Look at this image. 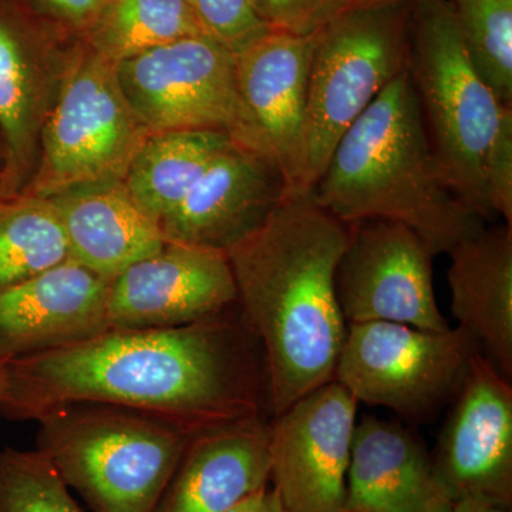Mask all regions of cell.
Returning a JSON list of instances; mask_svg holds the SVG:
<instances>
[{
  "label": "cell",
  "mask_w": 512,
  "mask_h": 512,
  "mask_svg": "<svg viewBox=\"0 0 512 512\" xmlns=\"http://www.w3.org/2000/svg\"><path fill=\"white\" fill-rule=\"evenodd\" d=\"M148 134L121 90L116 66L79 37L43 124L35 173L22 194L50 198L123 181Z\"/></svg>",
  "instance_id": "cell-7"
},
{
  "label": "cell",
  "mask_w": 512,
  "mask_h": 512,
  "mask_svg": "<svg viewBox=\"0 0 512 512\" xmlns=\"http://www.w3.org/2000/svg\"><path fill=\"white\" fill-rule=\"evenodd\" d=\"M450 3L468 60L497 100L511 106L512 0Z\"/></svg>",
  "instance_id": "cell-25"
},
{
  "label": "cell",
  "mask_w": 512,
  "mask_h": 512,
  "mask_svg": "<svg viewBox=\"0 0 512 512\" xmlns=\"http://www.w3.org/2000/svg\"><path fill=\"white\" fill-rule=\"evenodd\" d=\"M485 191L493 214L512 227V110L504 107L484 164Z\"/></svg>",
  "instance_id": "cell-28"
},
{
  "label": "cell",
  "mask_w": 512,
  "mask_h": 512,
  "mask_svg": "<svg viewBox=\"0 0 512 512\" xmlns=\"http://www.w3.org/2000/svg\"><path fill=\"white\" fill-rule=\"evenodd\" d=\"M419 0H346V9L365 8V6L387 5V3H416Z\"/></svg>",
  "instance_id": "cell-33"
},
{
  "label": "cell",
  "mask_w": 512,
  "mask_h": 512,
  "mask_svg": "<svg viewBox=\"0 0 512 512\" xmlns=\"http://www.w3.org/2000/svg\"><path fill=\"white\" fill-rule=\"evenodd\" d=\"M37 447L93 512H151L192 434L101 404H69L36 420Z\"/></svg>",
  "instance_id": "cell-4"
},
{
  "label": "cell",
  "mask_w": 512,
  "mask_h": 512,
  "mask_svg": "<svg viewBox=\"0 0 512 512\" xmlns=\"http://www.w3.org/2000/svg\"><path fill=\"white\" fill-rule=\"evenodd\" d=\"M345 512H359V511H349V510H346Z\"/></svg>",
  "instance_id": "cell-36"
},
{
  "label": "cell",
  "mask_w": 512,
  "mask_h": 512,
  "mask_svg": "<svg viewBox=\"0 0 512 512\" xmlns=\"http://www.w3.org/2000/svg\"><path fill=\"white\" fill-rule=\"evenodd\" d=\"M274 30L309 35L346 10V0H255Z\"/></svg>",
  "instance_id": "cell-29"
},
{
  "label": "cell",
  "mask_w": 512,
  "mask_h": 512,
  "mask_svg": "<svg viewBox=\"0 0 512 512\" xmlns=\"http://www.w3.org/2000/svg\"><path fill=\"white\" fill-rule=\"evenodd\" d=\"M407 70L447 184L468 210L488 220L494 214L485 191V157L507 106L468 60L450 0L412 3Z\"/></svg>",
  "instance_id": "cell-5"
},
{
  "label": "cell",
  "mask_w": 512,
  "mask_h": 512,
  "mask_svg": "<svg viewBox=\"0 0 512 512\" xmlns=\"http://www.w3.org/2000/svg\"><path fill=\"white\" fill-rule=\"evenodd\" d=\"M116 73L148 133L222 131L241 146L269 154L239 93L234 53L210 36L157 47L116 64Z\"/></svg>",
  "instance_id": "cell-9"
},
{
  "label": "cell",
  "mask_w": 512,
  "mask_h": 512,
  "mask_svg": "<svg viewBox=\"0 0 512 512\" xmlns=\"http://www.w3.org/2000/svg\"><path fill=\"white\" fill-rule=\"evenodd\" d=\"M3 170H5V151H3L2 140H0V183H2Z\"/></svg>",
  "instance_id": "cell-35"
},
{
  "label": "cell",
  "mask_w": 512,
  "mask_h": 512,
  "mask_svg": "<svg viewBox=\"0 0 512 512\" xmlns=\"http://www.w3.org/2000/svg\"><path fill=\"white\" fill-rule=\"evenodd\" d=\"M348 238L349 225L306 195L286 198L227 252L239 313L264 353L274 417L333 380L348 332L336 292Z\"/></svg>",
  "instance_id": "cell-2"
},
{
  "label": "cell",
  "mask_w": 512,
  "mask_h": 512,
  "mask_svg": "<svg viewBox=\"0 0 512 512\" xmlns=\"http://www.w3.org/2000/svg\"><path fill=\"white\" fill-rule=\"evenodd\" d=\"M109 285L67 259L0 292V359L63 348L109 329Z\"/></svg>",
  "instance_id": "cell-17"
},
{
  "label": "cell",
  "mask_w": 512,
  "mask_h": 512,
  "mask_svg": "<svg viewBox=\"0 0 512 512\" xmlns=\"http://www.w3.org/2000/svg\"><path fill=\"white\" fill-rule=\"evenodd\" d=\"M237 301L225 252L165 242L110 281L107 322L114 329L178 328L220 315Z\"/></svg>",
  "instance_id": "cell-14"
},
{
  "label": "cell",
  "mask_w": 512,
  "mask_h": 512,
  "mask_svg": "<svg viewBox=\"0 0 512 512\" xmlns=\"http://www.w3.org/2000/svg\"><path fill=\"white\" fill-rule=\"evenodd\" d=\"M311 195L345 224L400 222L433 255L483 228L444 178L409 70L343 134Z\"/></svg>",
  "instance_id": "cell-3"
},
{
  "label": "cell",
  "mask_w": 512,
  "mask_h": 512,
  "mask_svg": "<svg viewBox=\"0 0 512 512\" xmlns=\"http://www.w3.org/2000/svg\"><path fill=\"white\" fill-rule=\"evenodd\" d=\"M47 200L62 224L69 261L106 281L167 242L160 224L138 207L123 181L86 185Z\"/></svg>",
  "instance_id": "cell-20"
},
{
  "label": "cell",
  "mask_w": 512,
  "mask_h": 512,
  "mask_svg": "<svg viewBox=\"0 0 512 512\" xmlns=\"http://www.w3.org/2000/svg\"><path fill=\"white\" fill-rule=\"evenodd\" d=\"M288 198L281 168L264 151L234 144L160 221L165 241L227 254Z\"/></svg>",
  "instance_id": "cell-15"
},
{
  "label": "cell",
  "mask_w": 512,
  "mask_h": 512,
  "mask_svg": "<svg viewBox=\"0 0 512 512\" xmlns=\"http://www.w3.org/2000/svg\"><path fill=\"white\" fill-rule=\"evenodd\" d=\"M265 416L192 434L151 512H229L271 483Z\"/></svg>",
  "instance_id": "cell-18"
},
{
  "label": "cell",
  "mask_w": 512,
  "mask_h": 512,
  "mask_svg": "<svg viewBox=\"0 0 512 512\" xmlns=\"http://www.w3.org/2000/svg\"><path fill=\"white\" fill-rule=\"evenodd\" d=\"M412 3L343 10L316 30L309 69L301 197L311 195L336 144L407 70Z\"/></svg>",
  "instance_id": "cell-6"
},
{
  "label": "cell",
  "mask_w": 512,
  "mask_h": 512,
  "mask_svg": "<svg viewBox=\"0 0 512 512\" xmlns=\"http://www.w3.org/2000/svg\"><path fill=\"white\" fill-rule=\"evenodd\" d=\"M478 352L461 328L437 332L383 320L349 323L333 380L357 403L427 421L453 402Z\"/></svg>",
  "instance_id": "cell-8"
},
{
  "label": "cell",
  "mask_w": 512,
  "mask_h": 512,
  "mask_svg": "<svg viewBox=\"0 0 512 512\" xmlns=\"http://www.w3.org/2000/svg\"><path fill=\"white\" fill-rule=\"evenodd\" d=\"M451 512H512V507L490 503V501L464 498V500H458L454 503Z\"/></svg>",
  "instance_id": "cell-32"
},
{
  "label": "cell",
  "mask_w": 512,
  "mask_h": 512,
  "mask_svg": "<svg viewBox=\"0 0 512 512\" xmlns=\"http://www.w3.org/2000/svg\"><path fill=\"white\" fill-rule=\"evenodd\" d=\"M37 12L80 36L101 0H29Z\"/></svg>",
  "instance_id": "cell-30"
},
{
  "label": "cell",
  "mask_w": 512,
  "mask_h": 512,
  "mask_svg": "<svg viewBox=\"0 0 512 512\" xmlns=\"http://www.w3.org/2000/svg\"><path fill=\"white\" fill-rule=\"evenodd\" d=\"M316 32L274 30L235 56L239 93L276 164L288 198L301 197L309 69Z\"/></svg>",
  "instance_id": "cell-16"
},
{
  "label": "cell",
  "mask_w": 512,
  "mask_h": 512,
  "mask_svg": "<svg viewBox=\"0 0 512 512\" xmlns=\"http://www.w3.org/2000/svg\"><path fill=\"white\" fill-rule=\"evenodd\" d=\"M451 312L501 375L512 376V227L480 228L448 252Z\"/></svg>",
  "instance_id": "cell-21"
},
{
  "label": "cell",
  "mask_w": 512,
  "mask_h": 512,
  "mask_svg": "<svg viewBox=\"0 0 512 512\" xmlns=\"http://www.w3.org/2000/svg\"><path fill=\"white\" fill-rule=\"evenodd\" d=\"M204 35L190 0H101L80 39L111 64Z\"/></svg>",
  "instance_id": "cell-23"
},
{
  "label": "cell",
  "mask_w": 512,
  "mask_h": 512,
  "mask_svg": "<svg viewBox=\"0 0 512 512\" xmlns=\"http://www.w3.org/2000/svg\"><path fill=\"white\" fill-rule=\"evenodd\" d=\"M204 35L217 40L235 56L271 32L255 0H190Z\"/></svg>",
  "instance_id": "cell-27"
},
{
  "label": "cell",
  "mask_w": 512,
  "mask_h": 512,
  "mask_svg": "<svg viewBox=\"0 0 512 512\" xmlns=\"http://www.w3.org/2000/svg\"><path fill=\"white\" fill-rule=\"evenodd\" d=\"M348 225V245L336 271L348 325L383 320L437 332L450 328L434 293V255L423 239L400 222Z\"/></svg>",
  "instance_id": "cell-11"
},
{
  "label": "cell",
  "mask_w": 512,
  "mask_h": 512,
  "mask_svg": "<svg viewBox=\"0 0 512 512\" xmlns=\"http://www.w3.org/2000/svg\"><path fill=\"white\" fill-rule=\"evenodd\" d=\"M357 404L332 380L269 421L272 490L284 512L346 511Z\"/></svg>",
  "instance_id": "cell-12"
},
{
  "label": "cell",
  "mask_w": 512,
  "mask_h": 512,
  "mask_svg": "<svg viewBox=\"0 0 512 512\" xmlns=\"http://www.w3.org/2000/svg\"><path fill=\"white\" fill-rule=\"evenodd\" d=\"M79 37L29 0H0V200L22 194L35 173L43 124Z\"/></svg>",
  "instance_id": "cell-10"
},
{
  "label": "cell",
  "mask_w": 512,
  "mask_h": 512,
  "mask_svg": "<svg viewBox=\"0 0 512 512\" xmlns=\"http://www.w3.org/2000/svg\"><path fill=\"white\" fill-rule=\"evenodd\" d=\"M69 404L120 407L190 433L271 412L264 353L232 308L178 328H109L6 360L3 417L36 421Z\"/></svg>",
  "instance_id": "cell-1"
},
{
  "label": "cell",
  "mask_w": 512,
  "mask_h": 512,
  "mask_svg": "<svg viewBox=\"0 0 512 512\" xmlns=\"http://www.w3.org/2000/svg\"><path fill=\"white\" fill-rule=\"evenodd\" d=\"M229 512H284V508H282L278 495L268 485Z\"/></svg>",
  "instance_id": "cell-31"
},
{
  "label": "cell",
  "mask_w": 512,
  "mask_h": 512,
  "mask_svg": "<svg viewBox=\"0 0 512 512\" xmlns=\"http://www.w3.org/2000/svg\"><path fill=\"white\" fill-rule=\"evenodd\" d=\"M69 259L52 202L20 194L0 200V292Z\"/></svg>",
  "instance_id": "cell-24"
},
{
  "label": "cell",
  "mask_w": 512,
  "mask_h": 512,
  "mask_svg": "<svg viewBox=\"0 0 512 512\" xmlns=\"http://www.w3.org/2000/svg\"><path fill=\"white\" fill-rule=\"evenodd\" d=\"M454 500L437 477L423 441L393 420L357 421L348 470L346 510L451 512Z\"/></svg>",
  "instance_id": "cell-19"
},
{
  "label": "cell",
  "mask_w": 512,
  "mask_h": 512,
  "mask_svg": "<svg viewBox=\"0 0 512 512\" xmlns=\"http://www.w3.org/2000/svg\"><path fill=\"white\" fill-rule=\"evenodd\" d=\"M234 144L237 141L222 131L150 133L131 161L123 183L138 207L160 224Z\"/></svg>",
  "instance_id": "cell-22"
},
{
  "label": "cell",
  "mask_w": 512,
  "mask_h": 512,
  "mask_svg": "<svg viewBox=\"0 0 512 512\" xmlns=\"http://www.w3.org/2000/svg\"><path fill=\"white\" fill-rule=\"evenodd\" d=\"M433 457L454 503L464 498L512 507V387L481 355L471 360Z\"/></svg>",
  "instance_id": "cell-13"
},
{
  "label": "cell",
  "mask_w": 512,
  "mask_h": 512,
  "mask_svg": "<svg viewBox=\"0 0 512 512\" xmlns=\"http://www.w3.org/2000/svg\"><path fill=\"white\" fill-rule=\"evenodd\" d=\"M0 512H86L37 450H0Z\"/></svg>",
  "instance_id": "cell-26"
},
{
  "label": "cell",
  "mask_w": 512,
  "mask_h": 512,
  "mask_svg": "<svg viewBox=\"0 0 512 512\" xmlns=\"http://www.w3.org/2000/svg\"><path fill=\"white\" fill-rule=\"evenodd\" d=\"M6 383V360L0 359V399H2L3 390Z\"/></svg>",
  "instance_id": "cell-34"
}]
</instances>
